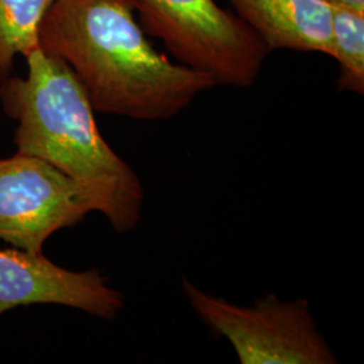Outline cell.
I'll return each instance as SVG.
<instances>
[{
	"label": "cell",
	"mask_w": 364,
	"mask_h": 364,
	"mask_svg": "<svg viewBox=\"0 0 364 364\" xmlns=\"http://www.w3.org/2000/svg\"><path fill=\"white\" fill-rule=\"evenodd\" d=\"M134 11L131 0H55L39 46L70 68L95 112L168 120L216 84L156 50Z\"/></svg>",
	"instance_id": "obj_1"
},
{
	"label": "cell",
	"mask_w": 364,
	"mask_h": 364,
	"mask_svg": "<svg viewBox=\"0 0 364 364\" xmlns=\"http://www.w3.org/2000/svg\"><path fill=\"white\" fill-rule=\"evenodd\" d=\"M26 77L0 82V103L16 122L14 144L82 186L117 234L142 219L144 188L136 171L108 144L95 109L65 63L41 48L26 57Z\"/></svg>",
	"instance_id": "obj_2"
},
{
	"label": "cell",
	"mask_w": 364,
	"mask_h": 364,
	"mask_svg": "<svg viewBox=\"0 0 364 364\" xmlns=\"http://www.w3.org/2000/svg\"><path fill=\"white\" fill-rule=\"evenodd\" d=\"M146 34L161 39L182 65L216 85L250 88L269 49L236 14L215 0H131Z\"/></svg>",
	"instance_id": "obj_3"
},
{
	"label": "cell",
	"mask_w": 364,
	"mask_h": 364,
	"mask_svg": "<svg viewBox=\"0 0 364 364\" xmlns=\"http://www.w3.org/2000/svg\"><path fill=\"white\" fill-rule=\"evenodd\" d=\"M182 291L198 318L225 338L242 364H336L306 299L282 301L275 293L251 305L213 296L188 278Z\"/></svg>",
	"instance_id": "obj_4"
},
{
	"label": "cell",
	"mask_w": 364,
	"mask_h": 364,
	"mask_svg": "<svg viewBox=\"0 0 364 364\" xmlns=\"http://www.w3.org/2000/svg\"><path fill=\"white\" fill-rule=\"evenodd\" d=\"M95 212L90 193L46 161L16 151L0 158V240L43 252L52 235Z\"/></svg>",
	"instance_id": "obj_5"
},
{
	"label": "cell",
	"mask_w": 364,
	"mask_h": 364,
	"mask_svg": "<svg viewBox=\"0 0 364 364\" xmlns=\"http://www.w3.org/2000/svg\"><path fill=\"white\" fill-rule=\"evenodd\" d=\"M30 305H61L114 320L124 308V296L95 269L72 272L43 252L0 248V316Z\"/></svg>",
	"instance_id": "obj_6"
},
{
	"label": "cell",
	"mask_w": 364,
	"mask_h": 364,
	"mask_svg": "<svg viewBox=\"0 0 364 364\" xmlns=\"http://www.w3.org/2000/svg\"><path fill=\"white\" fill-rule=\"evenodd\" d=\"M269 52L289 49L332 57V9L326 0H230Z\"/></svg>",
	"instance_id": "obj_7"
},
{
	"label": "cell",
	"mask_w": 364,
	"mask_h": 364,
	"mask_svg": "<svg viewBox=\"0 0 364 364\" xmlns=\"http://www.w3.org/2000/svg\"><path fill=\"white\" fill-rule=\"evenodd\" d=\"M54 1L0 0V82L11 76L16 55L41 48V25Z\"/></svg>",
	"instance_id": "obj_8"
},
{
	"label": "cell",
	"mask_w": 364,
	"mask_h": 364,
	"mask_svg": "<svg viewBox=\"0 0 364 364\" xmlns=\"http://www.w3.org/2000/svg\"><path fill=\"white\" fill-rule=\"evenodd\" d=\"M332 9V57L338 61L340 92L364 93V13Z\"/></svg>",
	"instance_id": "obj_9"
},
{
	"label": "cell",
	"mask_w": 364,
	"mask_h": 364,
	"mask_svg": "<svg viewBox=\"0 0 364 364\" xmlns=\"http://www.w3.org/2000/svg\"><path fill=\"white\" fill-rule=\"evenodd\" d=\"M331 6H341L364 13V0H326Z\"/></svg>",
	"instance_id": "obj_10"
}]
</instances>
